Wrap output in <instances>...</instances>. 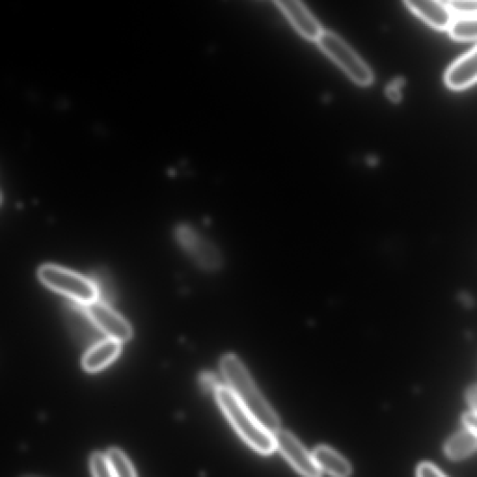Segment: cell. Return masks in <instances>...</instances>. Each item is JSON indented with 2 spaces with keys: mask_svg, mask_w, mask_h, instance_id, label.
I'll return each mask as SVG.
<instances>
[{
  "mask_svg": "<svg viewBox=\"0 0 477 477\" xmlns=\"http://www.w3.org/2000/svg\"><path fill=\"white\" fill-rule=\"evenodd\" d=\"M465 397L471 412L477 414V385L469 387L466 391Z\"/></svg>",
  "mask_w": 477,
  "mask_h": 477,
  "instance_id": "obj_22",
  "label": "cell"
},
{
  "mask_svg": "<svg viewBox=\"0 0 477 477\" xmlns=\"http://www.w3.org/2000/svg\"><path fill=\"white\" fill-rule=\"evenodd\" d=\"M386 94L393 102H398L401 99L400 88L394 84H391L386 89Z\"/></svg>",
  "mask_w": 477,
  "mask_h": 477,
  "instance_id": "obj_24",
  "label": "cell"
},
{
  "mask_svg": "<svg viewBox=\"0 0 477 477\" xmlns=\"http://www.w3.org/2000/svg\"><path fill=\"white\" fill-rule=\"evenodd\" d=\"M107 455L115 477H137L131 462L125 456L122 451L117 448H111L109 450Z\"/></svg>",
  "mask_w": 477,
  "mask_h": 477,
  "instance_id": "obj_17",
  "label": "cell"
},
{
  "mask_svg": "<svg viewBox=\"0 0 477 477\" xmlns=\"http://www.w3.org/2000/svg\"><path fill=\"white\" fill-rule=\"evenodd\" d=\"M445 80L449 88L457 91L477 82V46L448 68Z\"/></svg>",
  "mask_w": 477,
  "mask_h": 477,
  "instance_id": "obj_11",
  "label": "cell"
},
{
  "mask_svg": "<svg viewBox=\"0 0 477 477\" xmlns=\"http://www.w3.org/2000/svg\"><path fill=\"white\" fill-rule=\"evenodd\" d=\"M405 4L437 31H449L454 20L446 4L436 0H408Z\"/></svg>",
  "mask_w": 477,
  "mask_h": 477,
  "instance_id": "obj_10",
  "label": "cell"
},
{
  "mask_svg": "<svg viewBox=\"0 0 477 477\" xmlns=\"http://www.w3.org/2000/svg\"><path fill=\"white\" fill-rule=\"evenodd\" d=\"M276 448L291 464V465L305 477H321V470L318 467L314 455L300 444V442L289 432L278 430L273 434Z\"/></svg>",
  "mask_w": 477,
  "mask_h": 477,
  "instance_id": "obj_6",
  "label": "cell"
},
{
  "mask_svg": "<svg viewBox=\"0 0 477 477\" xmlns=\"http://www.w3.org/2000/svg\"><path fill=\"white\" fill-rule=\"evenodd\" d=\"M88 311L97 324L100 331L108 339L120 343L129 340L133 336V331L129 322L116 313L110 305L96 300L87 305Z\"/></svg>",
  "mask_w": 477,
  "mask_h": 477,
  "instance_id": "obj_7",
  "label": "cell"
},
{
  "mask_svg": "<svg viewBox=\"0 0 477 477\" xmlns=\"http://www.w3.org/2000/svg\"><path fill=\"white\" fill-rule=\"evenodd\" d=\"M66 320L71 333L81 344L92 348L103 340L105 335L92 318L87 305L73 301L66 308Z\"/></svg>",
  "mask_w": 477,
  "mask_h": 477,
  "instance_id": "obj_8",
  "label": "cell"
},
{
  "mask_svg": "<svg viewBox=\"0 0 477 477\" xmlns=\"http://www.w3.org/2000/svg\"><path fill=\"white\" fill-rule=\"evenodd\" d=\"M446 5L450 12H455L464 17L477 15V2H448Z\"/></svg>",
  "mask_w": 477,
  "mask_h": 477,
  "instance_id": "obj_19",
  "label": "cell"
},
{
  "mask_svg": "<svg viewBox=\"0 0 477 477\" xmlns=\"http://www.w3.org/2000/svg\"><path fill=\"white\" fill-rule=\"evenodd\" d=\"M200 385L208 392H216L220 387L215 375L210 373H205L200 375Z\"/></svg>",
  "mask_w": 477,
  "mask_h": 477,
  "instance_id": "obj_21",
  "label": "cell"
},
{
  "mask_svg": "<svg viewBox=\"0 0 477 477\" xmlns=\"http://www.w3.org/2000/svg\"><path fill=\"white\" fill-rule=\"evenodd\" d=\"M40 281L49 288L84 305L97 300L95 288L89 278L56 265H44L39 269Z\"/></svg>",
  "mask_w": 477,
  "mask_h": 477,
  "instance_id": "obj_4",
  "label": "cell"
},
{
  "mask_svg": "<svg viewBox=\"0 0 477 477\" xmlns=\"http://www.w3.org/2000/svg\"><path fill=\"white\" fill-rule=\"evenodd\" d=\"M462 421L466 428L477 435V414L473 412H466L462 417Z\"/></svg>",
  "mask_w": 477,
  "mask_h": 477,
  "instance_id": "obj_23",
  "label": "cell"
},
{
  "mask_svg": "<svg viewBox=\"0 0 477 477\" xmlns=\"http://www.w3.org/2000/svg\"><path fill=\"white\" fill-rule=\"evenodd\" d=\"M89 279L95 288L97 300L110 305L116 295L110 274L105 269H96Z\"/></svg>",
  "mask_w": 477,
  "mask_h": 477,
  "instance_id": "obj_15",
  "label": "cell"
},
{
  "mask_svg": "<svg viewBox=\"0 0 477 477\" xmlns=\"http://www.w3.org/2000/svg\"><path fill=\"white\" fill-rule=\"evenodd\" d=\"M449 32L451 37L456 40H477V15L454 21Z\"/></svg>",
  "mask_w": 477,
  "mask_h": 477,
  "instance_id": "obj_16",
  "label": "cell"
},
{
  "mask_svg": "<svg viewBox=\"0 0 477 477\" xmlns=\"http://www.w3.org/2000/svg\"><path fill=\"white\" fill-rule=\"evenodd\" d=\"M217 403L241 437L256 451L269 455L276 449L273 434L236 398L227 386L216 392Z\"/></svg>",
  "mask_w": 477,
  "mask_h": 477,
  "instance_id": "obj_2",
  "label": "cell"
},
{
  "mask_svg": "<svg viewBox=\"0 0 477 477\" xmlns=\"http://www.w3.org/2000/svg\"><path fill=\"white\" fill-rule=\"evenodd\" d=\"M416 474L417 477H448L437 465L429 462L420 464Z\"/></svg>",
  "mask_w": 477,
  "mask_h": 477,
  "instance_id": "obj_20",
  "label": "cell"
},
{
  "mask_svg": "<svg viewBox=\"0 0 477 477\" xmlns=\"http://www.w3.org/2000/svg\"><path fill=\"white\" fill-rule=\"evenodd\" d=\"M221 371L228 387L241 404L252 413L272 434L280 430V420L241 360L234 355L225 356L221 360Z\"/></svg>",
  "mask_w": 477,
  "mask_h": 477,
  "instance_id": "obj_1",
  "label": "cell"
},
{
  "mask_svg": "<svg viewBox=\"0 0 477 477\" xmlns=\"http://www.w3.org/2000/svg\"><path fill=\"white\" fill-rule=\"evenodd\" d=\"M445 455L452 462L464 460L477 451V435L464 427L448 438L444 447Z\"/></svg>",
  "mask_w": 477,
  "mask_h": 477,
  "instance_id": "obj_13",
  "label": "cell"
},
{
  "mask_svg": "<svg viewBox=\"0 0 477 477\" xmlns=\"http://www.w3.org/2000/svg\"><path fill=\"white\" fill-rule=\"evenodd\" d=\"M23 477H37V476H23Z\"/></svg>",
  "mask_w": 477,
  "mask_h": 477,
  "instance_id": "obj_25",
  "label": "cell"
},
{
  "mask_svg": "<svg viewBox=\"0 0 477 477\" xmlns=\"http://www.w3.org/2000/svg\"><path fill=\"white\" fill-rule=\"evenodd\" d=\"M313 455L320 470L334 477H349L351 473L349 464L328 446H318Z\"/></svg>",
  "mask_w": 477,
  "mask_h": 477,
  "instance_id": "obj_14",
  "label": "cell"
},
{
  "mask_svg": "<svg viewBox=\"0 0 477 477\" xmlns=\"http://www.w3.org/2000/svg\"><path fill=\"white\" fill-rule=\"evenodd\" d=\"M275 4L284 13L296 31L306 40L317 42L324 31L310 10L298 0H278Z\"/></svg>",
  "mask_w": 477,
  "mask_h": 477,
  "instance_id": "obj_9",
  "label": "cell"
},
{
  "mask_svg": "<svg viewBox=\"0 0 477 477\" xmlns=\"http://www.w3.org/2000/svg\"><path fill=\"white\" fill-rule=\"evenodd\" d=\"M91 468L93 477H115L108 455L100 452L92 456Z\"/></svg>",
  "mask_w": 477,
  "mask_h": 477,
  "instance_id": "obj_18",
  "label": "cell"
},
{
  "mask_svg": "<svg viewBox=\"0 0 477 477\" xmlns=\"http://www.w3.org/2000/svg\"><path fill=\"white\" fill-rule=\"evenodd\" d=\"M177 238L187 254L200 268L214 270L221 265V257L215 245L190 225H181L177 230Z\"/></svg>",
  "mask_w": 477,
  "mask_h": 477,
  "instance_id": "obj_5",
  "label": "cell"
},
{
  "mask_svg": "<svg viewBox=\"0 0 477 477\" xmlns=\"http://www.w3.org/2000/svg\"><path fill=\"white\" fill-rule=\"evenodd\" d=\"M120 342L106 339L89 349L83 365L86 371L94 373L110 365L120 353Z\"/></svg>",
  "mask_w": 477,
  "mask_h": 477,
  "instance_id": "obj_12",
  "label": "cell"
},
{
  "mask_svg": "<svg viewBox=\"0 0 477 477\" xmlns=\"http://www.w3.org/2000/svg\"><path fill=\"white\" fill-rule=\"evenodd\" d=\"M317 44L323 54L336 63L355 84L363 87L373 84L374 74L371 68L338 34L324 31Z\"/></svg>",
  "mask_w": 477,
  "mask_h": 477,
  "instance_id": "obj_3",
  "label": "cell"
}]
</instances>
